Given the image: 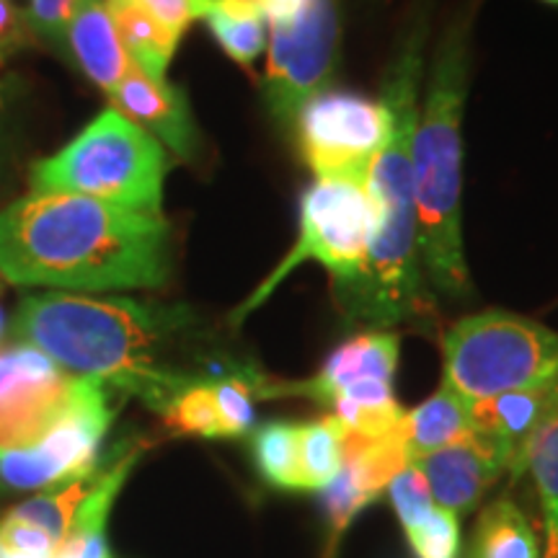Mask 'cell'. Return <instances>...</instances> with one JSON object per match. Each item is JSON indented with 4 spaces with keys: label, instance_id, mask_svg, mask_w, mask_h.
Returning <instances> with one entry per match:
<instances>
[{
    "label": "cell",
    "instance_id": "obj_32",
    "mask_svg": "<svg viewBox=\"0 0 558 558\" xmlns=\"http://www.w3.org/2000/svg\"><path fill=\"white\" fill-rule=\"evenodd\" d=\"M32 29L26 13H21L11 0H0V65L32 45Z\"/></svg>",
    "mask_w": 558,
    "mask_h": 558
},
{
    "label": "cell",
    "instance_id": "obj_16",
    "mask_svg": "<svg viewBox=\"0 0 558 558\" xmlns=\"http://www.w3.org/2000/svg\"><path fill=\"white\" fill-rule=\"evenodd\" d=\"M65 39L68 54L83 75L107 96L114 94L132 68V60L107 9V0H75Z\"/></svg>",
    "mask_w": 558,
    "mask_h": 558
},
{
    "label": "cell",
    "instance_id": "obj_22",
    "mask_svg": "<svg viewBox=\"0 0 558 558\" xmlns=\"http://www.w3.org/2000/svg\"><path fill=\"white\" fill-rule=\"evenodd\" d=\"M522 473H530L543 514V558H558V411L527 445Z\"/></svg>",
    "mask_w": 558,
    "mask_h": 558
},
{
    "label": "cell",
    "instance_id": "obj_30",
    "mask_svg": "<svg viewBox=\"0 0 558 558\" xmlns=\"http://www.w3.org/2000/svg\"><path fill=\"white\" fill-rule=\"evenodd\" d=\"M75 0H29L26 24L34 37H39L54 50L68 54V24Z\"/></svg>",
    "mask_w": 558,
    "mask_h": 558
},
{
    "label": "cell",
    "instance_id": "obj_2",
    "mask_svg": "<svg viewBox=\"0 0 558 558\" xmlns=\"http://www.w3.org/2000/svg\"><path fill=\"white\" fill-rule=\"evenodd\" d=\"M171 226L78 194H26L0 209V277L58 292L160 290L171 277Z\"/></svg>",
    "mask_w": 558,
    "mask_h": 558
},
{
    "label": "cell",
    "instance_id": "obj_27",
    "mask_svg": "<svg viewBox=\"0 0 558 558\" xmlns=\"http://www.w3.org/2000/svg\"><path fill=\"white\" fill-rule=\"evenodd\" d=\"M386 494L390 501H393L396 512H399L407 538L414 541L418 530L427 525L432 512H435V501H432L429 486L427 481H424L422 471H418L414 463L407 465L399 476L390 481Z\"/></svg>",
    "mask_w": 558,
    "mask_h": 558
},
{
    "label": "cell",
    "instance_id": "obj_34",
    "mask_svg": "<svg viewBox=\"0 0 558 558\" xmlns=\"http://www.w3.org/2000/svg\"><path fill=\"white\" fill-rule=\"evenodd\" d=\"M3 324H5V318H3V308H0V339H3Z\"/></svg>",
    "mask_w": 558,
    "mask_h": 558
},
{
    "label": "cell",
    "instance_id": "obj_4",
    "mask_svg": "<svg viewBox=\"0 0 558 558\" xmlns=\"http://www.w3.org/2000/svg\"><path fill=\"white\" fill-rule=\"evenodd\" d=\"M476 9L478 0H469L442 29L411 137L424 271L432 292L456 300L473 295L463 241V114Z\"/></svg>",
    "mask_w": 558,
    "mask_h": 558
},
{
    "label": "cell",
    "instance_id": "obj_13",
    "mask_svg": "<svg viewBox=\"0 0 558 558\" xmlns=\"http://www.w3.org/2000/svg\"><path fill=\"white\" fill-rule=\"evenodd\" d=\"M401 339L393 331H362L344 344L333 349L329 360L324 362L320 373L311 380L298 383H264L259 399H284V396H300L318 403H329L337 396L360 386H393L396 369H399Z\"/></svg>",
    "mask_w": 558,
    "mask_h": 558
},
{
    "label": "cell",
    "instance_id": "obj_35",
    "mask_svg": "<svg viewBox=\"0 0 558 558\" xmlns=\"http://www.w3.org/2000/svg\"><path fill=\"white\" fill-rule=\"evenodd\" d=\"M543 3H548V5H558V0H543Z\"/></svg>",
    "mask_w": 558,
    "mask_h": 558
},
{
    "label": "cell",
    "instance_id": "obj_3",
    "mask_svg": "<svg viewBox=\"0 0 558 558\" xmlns=\"http://www.w3.org/2000/svg\"><path fill=\"white\" fill-rule=\"evenodd\" d=\"M197 326L190 305L50 290L21 300L11 333L65 373L99 378L160 414L181 388L207 378V373L166 360Z\"/></svg>",
    "mask_w": 558,
    "mask_h": 558
},
{
    "label": "cell",
    "instance_id": "obj_7",
    "mask_svg": "<svg viewBox=\"0 0 558 558\" xmlns=\"http://www.w3.org/2000/svg\"><path fill=\"white\" fill-rule=\"evenodd\" d=\"M269 26L262 94L269 117L292 130L298 111L331 88L341 65L339 0H254Z\"/></svg>",
    "mask_w": 558,
    "mask_h": 558
},
{
    "label": "cell",
    "instance_id": "obj_10",
    "mask_svg": "<svg viewBox=\"0 0 558 558\" xmlns=\"http://www.w3.org/2000/svg\"><path fill=\"white\" fill-rule=\"evenodd\" d=\"M388 130L390 114L383 99L333 86L313 96L292 124L300 156L316 179L367 181Z\"/></svg>",
    "mask_w": 558,
    "mask_h": 558
},
{
    "label": "cell",
    "instance_id": "obj_18",
    "mask_svg": "<svg viewBox=\"0 0 558 558\" xmlns=\"http://www.w3.org/2000/svg\"><path fill=\"white\" fill-rule=\"evenodd\" d=\"M473 429L471 401L442 380L427 401L403 414L399 432L411 463L437 452Z\"/></svg>",
    "mask_w": 558,
    "mask_h": 558
},
{
    "label": "cell",
    "instance_id": "obj_25",
    "mask_svg": "<svg viewBox=\"0 0 558 558\" xmlns=\"http://www.w3.org/2000/svg\"><path fill=\"white\" fill-rule=\"evenodd\" d=\"M251 452L262 478L282 492H300L298 424L269 422L254 432Z\"/></svg>",
    "mask_w": 558,
    "mask_h": 558
},
{
    "label": "cell",
    "instance_id": "obj_19",
    "mask_svg": "<svg viewBox=\"0 0 558 558\" xmlns=\"http://www.w3.org/2000/svg\"><path fill=\"white\" fill-rule=\"evenodd\" d=\"M107 9L114 19L132 65L143 70L153 81H166L181 34L166 29L137 0H107Z\"/></svg>",
    "mask_w": 558,
    "mask_h": 558
},
{
    "label": "cell",
    "instance_id": "obj_9",
    "mask_svg": "<svg viewBox=\"0 0 558 558\" xmlns=\"http://www.w3.org/2000/svg\"><path fill=\"white\" fill-rule=\"evenodd\" d=\"M111 386L75 375L68 407L32 445L0 450L3 492H50L99 471L104 437L114 422Z\"/></svg>",
    "mask_w": 558,
    "mask_h": 558
},
{
    "label": "cell",
    "instance_id": "obj_5",
    "mask_svg": "<svg viewBox=\"0 0 558 558\" xmlns=\"http://www.w3.org/2000/svg\"><path fill=\"white\" fill-rule=\"evenodd\" d=\"M166 148L114 107L104 109L65 148L32 166L37 194H78L145 215H163Z\"/></svg>",
    "mask_w": 558,
    "mask_h": 558
},
{
    "label": "cell",
    "instance_id": "obj_8",
    "mask_svg": "<svg viewBox=\"0 0 558 558\" xmlns=\"http://www.w3.org/2000/svg\"><path fill=\"white\" fill-rule=\"evenodd\" d=\"M369 197L367 181L316 179L300 199V226L292 248L267 279L239 305L230 324L241 326L251 313L275 295L279 284L303 264H320L329 271L333 292L344 290L360 275L367 254Z\"/></svg>",
    "mask_w": 558,
    "mask_h": 558
},
{
    "label": "cell",
    "instance_id": "obj_36",
    "mask_svg": "<svg viewBox=\"0 0 558 558\" xmlns=\"http://www.w3.org/2000/svg\"><path fill=\"white\" fill-rule=\"evenodd\" d=\"M0 492H3V488H0Z\"/></svg>",
    "mask_w": 558,
    "mask_h": 558
},
{
    "label": "cell",
    "instance_id": "obj_24",
    "mask_svg": "<svg viewBox=\"0 0 558 558\" xmlns=\"http://www.w3.org/2000/svg\"><path fill=\"white\" fill-rule=\"evenodd\" d=\"M213 378L215 375L197 378L194 383H190V386L181 388L179 393L166 403V409L160 411L166 427L177 432V435H190V437H207V439L226 437L218 401H215Z\"/></svg>",
    "mask_w": 558,
    "mask_h": 558
},
{
    "label": "cell",
    "instance_id": "obj_23",
    "mask_svg": "<svg viewBox=\"0 0 558 558\" xmlns=\"http://www.w3.org/2000/svg\"><path fill=\"white\" fill-rule=\"evenodd\" d=\"M344 465V429L331 414L298 424L300 492H324Z\"/></svg>",
    "mask_w": 558,
    "mask_h": 558
},
{
    "label": "cell",
    "instance_id": "obj_1",
    "mask_svg": "<svg viewBox=\"0 0 558 558\" xmlns=\"http://www.w3.org/2000/svg\"><path fill=\"white\" fill-rule=\"evenodd\" d=\"M429 37V0H414L407 26L390 54L380 99L388 107V140L367 173L369 235L360 275L333 292L347 324L367 331L435 324L437 308L422 248L411 163V137L418 117V86Z\"/></svg>",
    "mask_w": 558,
    "mask_h": 558
},
{
    "label": "cell",
    "instance_id": "obj_11",
    "mask_svg": "<svg viewBox=\"0 0 558 558\" xmlns=\"http://www.w3.org/2000/svg\"><path fill=\"white\" fill-rule=\"evenodd\" d=\"M75 375L26 341L0 347V450L39 439L68 407Z\"/></svg>",
    "mask_w": 558,
    "mask_h": 558
},
{
    "label": "cell",
    "instance_id": "obj_17",
    "mask_svg": "<svg viewBox=\"0 0 558 558\" xmlns=\"http://www.w3.org/2000/svg\"><path fill=\"white\" fill-rule=\"evenodd\" d=\"M140 448L122 445L117 456L104 471H96L90 478L86 499L75 512L68 535L58 543V558H111L107 543V520L117 494L140 460Z\"/></svg>",
    "mask_w": 558,
    "mask_h": 558
},
{
    "label": "cell",
    "instance_id": "obj_33",
    "mask_svg": "<svg viewBox=\"0 0 558 558\" xmlns=\"http://www.w3.org/2000/svg\"><path fill=\"white\" fill-rule=\"evenodd\" d=\"M5 160H9V132H5V114L0 109V177H3Z\"/></svg>",
    "mask_w": 558,
    "mask_h": 558
},
{
    "label": "cell",
    "instance_id": "obj_14",
    "mask_svg": "<svg viewBox=\"0 0 558 558\" xmlns=\"http://www.w3.org/2000/svg\"><path fill=\"white\" fill-rule=\"evenodd\" d=\"M111 107L122 111L130 122L156 137L181 160H194L199 153V132L194 124L190 101L179 86L169 81H153L132 65L114 94Z\"/></svg>",
    "mask_w": 558,
    "mask_h": 558
},
{
    "label": "cell",
    "instance_id": "obj_21",
    "mask_svg": "<svg viewBox=\"0 0 558 558\" xmlns=\"http://www.w3.org/2000/svg\"><path fill=\"white\" fill-rule=\"evenodd\" d=\"M471 558H543V554L527 514L509 497H499L481 512Z\"/></svg>",
    "mask_w": 558,
    "mask_h": 558
},
{
    "label": "cell",
    "instance_id": "obj_12",
    "mask_svg": "<svg viewBox=\"0 0 558 558\" xmlns=\"http://www.w3.org/2000/svg\"><path fill=\"white\" fill-rule=\"evenodd\" d=\"M414 465L427 481L432 501L460 520L471 514L488 488L509 473L512 458L499 439L471 429L448 448L418 458Z\"/></svg>",
    "mask_w": 558,
    "mask_h": 558
},
{
    "label": "cell",
    "instance_id": "obj_20",
    "mask_svg": "<svg viewBox=\"0 0 558 558\" xmlns=\"http://www.w3.org/2000/svg\"><path fill=\"white\" fill-rule=\"evenodd\" d=\"M202 21L220 50L241 68H251L267 52L269 26L254 0H209Z\"/></svg>",
    "mask_w": 558,
    "mask_h": 558
},
{
    "label": "cell",
    "instance_id": "obj_26",
    "mask_svg": "<svg viewBox=\"0 0 558 558\" xmlns=\"http://www.w3.org/2000/svg\"><path fill=\"white\" fill-rule=\"evenodd\" d=\"M90 478L94 476L73 481V484H65L58 488H50V492H41L39 497H32V499L21 501L19 507H13L11 514L32 522V525L45 530V533L50 535L54 543H60L68 535L70 525H73V518H75V512H78L81 501L86 499Z\"/></svg>",
    "mask_w": 558,
    "mask_h": 558
},
{
    "label": "cell",
    "instance_id": "obj_6",
    "mask_svg": "<svg viewBox=\"0 0 558 558\" xmlns=\"http://www.w3.org/2000/svg\"><path fill=\"white\" fill-rule=\"evenodd\" d=\"M445 383L471 403L558 378V331L509 311H481L442 333Z\"/></svg>",
    "mask_w": 558,
    "mask_h": 558
},
{
    "label": "cell",
    "instance_id": "obj_29",
    "mask_svg": "<svg viewBox=\"0 0 558 558\" xmlns=\"http://www.w3.org/2000/svg\"><path fill=\"white\" fill-rule=\"evenodd\" d=\"M320 494H324L326 514H329L331 546H337L341 533H344V530L349 527V522L354 520V514H360L362 509L369 505V499L360 492L357 486H354V481L349 478V473L344 469L339 471V476L333 478Z\"/></svg>",
    "mask_w": 558,
    "mask_h": 558
},
{
    "label": "cell",
    "instance_id": "obj_15",
    "mask_svg": "<svg viewBox=\"0 0 558 558\" xmlns=\"http://www.w3.org/2000/svg\"><path fill=\"white\" fill-rule=\"evenodd\" d=\"M473 429L486 432L505 445L512 469L509 476H522V460L538 429L558 411V378L538 386L507 390L494 399L471 403Z\"/></svg>",
    "mask_w": 558,
    "mask_h": 558
},
{
    "label": "cell",
    "instance_id": "obj_28",
    "mask_svg": "<svg viewBox=\"0 0 558 558\" xmlns=\"http://www.w3.org/2000/svg\"><path fill=\"white\" fill-rule=\"evenodd\" d=\"M416 558H458L460 556V522L448 509L435 507L427 525L409 541Z\"/></svg>",
    "mask_w": 558,
    "mask_h": 558
},
{
    "label": "cell",
    "instance_id": "obj_31",
    "mask_svg": "<svg viewBox=\"0 0 558 558\" xmlns=\"http://www.w3.org/2000/svg\"><path fill=\"white\" fill-rule=\"evenodd\" d=\"M153 19H158L166 29L184 34L194 21L205 19L209 0H137Z\"/></svg>",
    "mask_w": 558,
    "mask_h": 558
}]
</instances>
